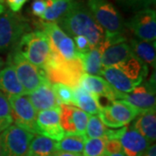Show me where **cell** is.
Masks as SVG:
<instances>
[{
  "mask_svg": "<svg viewBox=\"0 0 156 156\" xmlns=\"http://www.w3.org/2000/svg\"><path fill=\"white\" fill-rule=\"evenodd\" d=\"M81 58L83 70L88 75L101 76L102 70L101 66V52L99 46L94 47L85 54H78Z\"/></svg>",
  "mask_w": 156,
  "mask_h": 156,
  "instance_id": "4316f807",
  "label": "cell"
},
{
  "mask_svg": "<svg viewBox=\"0 0 156 156\" xmlns=\"http://www.w3.org/2000/svg\"><path fill=\"white\" fill-rule=\"evenodd\" d=\"M55 156H82V154H71V153H67V152H61V151H58Z\"/></svg>",
  "mask_w": 156,
  "mask_h": 156,
  "instance_id": "f35d334b",
  "label": "cell"
},
{
  "mask_svg": "<svg viewBox=\"0 0 156 156\" xmlns=\"http://www.w3.org/2000/svg\"><path fill=\"white\" fill-rule=\"evenodd\" d=\"M155 109L140 112L133 121L131 127L141 134L152 145L156 139Z\"/></svg>",
  "mask_w": 156,
  "mask_h": 156,
  "instance_id": "d6986e66",
  "label": "cell"
},
{
  "mask_svg": "<svg viewBox=\"0 0 156 156\" xmlns=\"http://www.w3.org/2000/svg\"><path fill=\"white\" fill-rule=\"evenodd\" d=\"M87 7L109 42L126 41L125 21L116 7L108 0H88Z\"/></svg>",
  "mask_w": 156,
  "mask_h": 156,
  "instance_id": "7a4b0ae2",
  "label": "cell"
},
{
  "mask_svg": "<svg viewBox=\"0 0 156 156\" xmlns=\"http://www.w3.org/2000/svg\"><path fill=\"white\" fill-rule=\"evenodd\" d=\"M5 66V61L2 57H0V71L2 70V69Z\"/></svg>",
  "mask_w": 156,
  "mask_h": 156,
  "instance_id": "ab89813d",
  "label": "cell"
},
{
  "mask_svg": "<svg viewBox=\"0 0 156 156\" xmlns=\"http://www.w3.org/2000/svg\"><path fill=\"white\" fill-rule=\"evenodd\" d=\"M5 2V0H0V4H1V5H3Z\"/></svg>",
  "mask_w": 156,
  "mask_h": 156,
  "instance_id": "ee69618b",
  "label": "cell"
},
{
  "mask_svg": "<svg viewBox=\"0 0 156 156\" xmlns=\"http://www.w3.org/2000/svg\"><path fill=\"white\" fill-rule=\"evenodd\" d=\"M34 66L44 69L50 56V43L43 30L30 31L12 48Z\"/></svg>",
  "mask_w": 156,
  "mask_h": 156,
  "instance_id": "3957f363",
  "label": "cell"
},
{
  "mask_svg": "<svg viewBox=\"0 0 156 156\" xmlns=\"http://www.w3.org/2000/svg\"><path fill=\"white\" fill-rule=\"evenodd\" d=\"M35 135L11 124L0 134L4 156H27L30 141Z\"/></svg>",
  "mask_w": 156,
  "mask_h": 156,
  "instance_id": "9c48e42d",
  "label": "cell"
},
{
  "mask_svg": "<svg viewBox=\"0 0 156 156\" xmlns=\"http://www.w3.org/2000/svg\"><path fill=\"white\" fill-rule=\"evenodd\" d=\"M0 156H4V149H3V145H2L1 139H0Z\"/></svg>",
  "mask_w": 156,
  "mask_h": 156,
  "instance_id": "b9f144b4",
  "label": "cell"
},
{
  "mask_svg": "<svg viewBox=\"0 0 156 156\" xmlns=\"http://www.w3.org/2000/svg\"><path fill=\"white\" fill-rule=\"evenodd\" d=\"M0 91L6 96L26 95L14 69L10 64H7L0 71Z\"/></svg>",
  "mask_w": 156,
  "mask_h": 156,
  "instance_id": "44dd1931",
  "label": "cell"
},
{
  "mask_svg": "<svg viewBox=\"0 0 156 156\" xmlns=\"http://www.w3.org/2000/svg\"><path fill=\"white\" fill-rule=\"evenodd\" d=\"M125 27L133 32L139 40L154 42L156 39L155 10L147 8L136 11L134 16L125 21Z\"/></svg>",
  "mask_w": 156,
  "mask_h": 156,
  "instance_id": "30bf717a",
  "label": "cell"
},
{
  "mask_svg": "<svg viewBox=\"0 0 156 156\" xmlns=\"http://www.w3.org/2000/svg\"><path fill=\"white\" fill-rule=\"evenodd\" d=\"M73 41H74L76 50L77 54H85L92 49L89 41L84 37H82V36L74 37Z\"/></svg>",
  "mask_w": 156,
  "mask_h": 156,
  "instance_id": "836d02e7",
  "label": "cell"
},
{
  "mask_svg": "<svg viewBox=\"0 0 156 156\" xmlns=\"http://www.w3.org/2000/svg\"><path fill=\"white\" fill-rule=\"evenodd\" d=\"M30 30L28 19L22 15L11 11L0 14V53L11 50Z\"/></svg>",
  "mask_w": 156,
  "mask_h": 156,
  "instance_id": "8992f818",
  "label": "cell"
},
{
  "mask_svg": "<svg viewBox=\"0 0 156 156\" xmlns=\"http://www.w3.org/2000/svg\"><path fill=\"white\" fill-rule=\"evenodd\" d=\"M68 1H75V0H68Z\"/></svg>",
  "mask_w": 156,
  "mask_h": 156,
  "instance_id": "f6af8a7d",
  "label": "cell"
},
{
  "mask_svg": "<svg viewBox=\"0 0 156 156\" xmlns=\"http://www.w3.org/2000/svg\"><path fill=\"white\" fill-rule=\"evenodd\" d=\"M48 7L46 0H34L30 6V11L34 16L41 17Z\"/></svg>",
  "mask_w": 156,
  "mask_h": 156,
  "instance_id": "d590c367",
  "label": "cell"
},
{
  "mask_svg": "<svg viewBox=\"0 0 156 156\" xmlns=\"http://www.w3.org/2000/svg\"><path fill=\"white\" fill-rule=\"evenodd\" d=\"M44 70L51 84H65L73 89L80 85L82 76L84 74L80 57L66 61L50 56Z\"/></svg>",
  "mask_w": 156,
  "mask_h": 156,
  "instance_id": "277c9868",
  "label": "cell"
},
{
  "mask_svg": "<svg viewBox=\"0 0 156 156\" xmlns=\"http://www.w3.org/2000/svg\"><path fill=\"white\" fill-rule=\"evenodd\" d=\"M108 108L112 117L120 123L122 127L127 126L133 122L140 111L135 107L123 100H115Z\"/></svg>",
  "mask_w": 156,
  "mask_h": 156,
  "instance_id": "7402d4cb",
  "label": "cell"
},
{
  "mask_svg": "<svg viewBox=\"0 0 156 156\" xmlns=\"http://www.w3.org/2000/svg\"><path fill=\"white\" fill-rule=\"evenodd\" d=\"M80 85L98 98H105L108 100L114 101L117 100L118 92L112 88L109 84L98 76H91L88 74H83L82 76Z\"/></svg>",
  "mask_w": 156,
  "mask_h": 156,
  "instance_id": "2e32d148",
  "label": "cell"
},
{
  "mask_svg": "<svg viewBox=\"0 0 156 156\" xmlns=\"http://www.w3.org/2000/svg\"><path fill=\"white\" fill-rule=\"evenodd\" d=\"M106 138L87 139L82 156H105Z\"/></svg>",
  "mask_w": 156,
  "mask_h": 156,
  "instance_id": "f546056e",
  "label": "cell"
},
{
  "mask_svg": "<svg viewBox=\"0 0 156 156\" xmlns=\"http://www.w3.org/2000/svg\"><path fill=\"white\" fill-rule=\"evenodd\" d=\"M122 153L126 156H143L150 143L131 126H124L119 137Z\"/></svg>",
  "mask_w": 156,
  "mask_h": 156,
  "instance_id": "9a60e30c",
  "label": "cell"
},
{
  "mask_svg": "<svg viewBox=\"0 0 156 156\" xmlns=\"http://www.w3.org/2000/svg\"><path fill=\"white\" fill-rule=\"evenodd\" d=\"M11 107L8 98L0 91V134L12 124Z\"/></svg>",
  "mask_w": 156,
  "mask_h": 156,
  "instance_id": "4dcf8cb0",
  "label": "cell"
},
{
  "mask_svg": "<svg viewBox=\"0 0 156 156\" xmlns=\"http://www.w3.org/2000/svg\"><path fill=\"white\" fill-rule=\"evenodd\" d=\"M108 128L102 123L98 115H90L86 128L85 136L87 139L104 138Z\"/></svg>",
  "mask_w": 156,
  "mask_h": 156,
  "instance_id": "f1b7e54d",
  "label": "cell"
},
{
  "mask_svg": "<svg viewBox=\"0 0 156 156\" xmlns=\"http://www.w3.org/2000/svg\"><path fill=\"white\" fill-rule=\"evenodd\" d=\"M11 107L12 122L15 125L28 132L37 134V112L25 95L7 96Z\"/></svg>",
  "mask_w": 156,
  "mask_h": 156,
  "instance_id": "ba28073f",
  "label": "cell"
},
{
  "mask_svg": "<svg viewBox=\"0 0 156 156\" xmlns=\"http://www.w3.org/2000/svg\"><path fill=\"white\" fill-rule=\"evenodd\" d=\"M37 134L53 140H61L65 135L60 125V108L40 111L37 116Z\"/></svg>",
  "mask_w": 156,
  "mask_h": 156,
  "instance_id": "4fadbf2b",
  "label": "cell"
},
{
  "mask_svg": "<svg viewBox=\"0 0 156 156\" xmlns=\"http://www.w3.org/2000/svg\"><path fill=\"white\" fill-rule=\"evenodd\" d=\"M74 90V106L78 107L85 113L91 115H97L101 111V107L95 95L84 89L81 85Z\"/></svg>",
  "mask_w": 156,
  "mask_h": 156,
  "instance_id": "cb8c5ba5",
  "label": "cell"
},
{
  "mask_svg": "<svg viewBox=\"0 0 156 156\" xmlns=\"http://www.w3.org/2000/svg\"><path fill=\"white\" fill-rule=\"evenodd\" d=\"M117 100L128 101L140 112L155 109V77L141 83L129 93L118 92Z\"/></svg>",
  "mask_w": 156,
  "mask_h": 156,
  "instance_id": "8fae6325",
  "label": "cell"
},
{
  "mask_svg": "<svg viewBox=\"0 0 156 156\" xmlns=\"http://www.w3.org/2000/svg\"><path fill=\"white\" fill-rule=\"evenodd\" d=\"M48 7L40 17L43 21L48 23H59L77 5L78 1L68 0H46Z\"/></svg>",
  "mask_w": 156,
  "mask_h": 156,
  "instance_id": "ffe728a7",
  "label": "cell"
},
{
  "mask_svg": "<svg viewBox=\"0 0 156 156\" xmlns=\"http://www.w3.org/2000/svg\"><path fill=\"white\" fill-rule=\"evenodd\" d=\"M54 94L60 104L74 106V90L70 87L62 83L51 84Z\"/></svg>",
  "mask_w": 156,
  "mask_h": 156,
  "instance_id": "1f68e13d",
  "label": "cell"
},
{
  "mask_svg": "<svg viewBox=\"0 0 156 156\" xmlns=\"http://www.w3.org/2000/svg\"><path fill=\"white\" fill-rule=\"evenodd\" d=\"M105 156H126L123 153H118V154H105Z\"/></svg>",
  "mask_w": 156,
  "mask_h": 156,
  "instance_id": "60d3db41",
  "label": "cell"
},
{
  "mask_svg": "<svg viewBox=\"0 0 156 156\" xmlns=\"http://www.w3.org/2000/svg\"><path fill=\"white\" fill-rule=\"evenodd\" d=\"M116 2L128 11H139L150 8L155 3V0H116Z\"/></svg>",
  "mask_w": 156,
  "mask_h": 156,
  "instance_id": "d6a6232c",
  "label": "cell"
},
{
  "mask_svg": "<svg viewBox=\"0 0 156 156\" xmlns=\"http://www.w3.org/2000/svg\"><path fill=\"white\" fill-rule=\"evenodd\" d=\"M128 44L134 56H137L145 64H147L150 67L155 69V41L147 42L141 41L137 38H132L129 40Z\"/></svg>",
  "mask_w": 156,
  "mask_h": 156,
  "instance_id": "603a6c76",
  "label": "cell"
},
{
  "mask_svg": "<svg viewBox=\"0 0 156 156\" xmlns=\"http://www.w3.org/2000/svg\"><path fill=\"white\" fill-rule=\"evenodd\" d=\"M121 69L128 78L134 81H143V78L147 76V66L140 59H139L134 53L128 56L126 60L115 66Z\"/></svg>",
  "mask_w": 156,
  "mask_h": 156,
  "instance_id": "d4e9b609",
  "label": "cell"
},
{
  "mask_svg": "<svg viewBox=\"0 0 156 156\" xmlns=\"http://www.w3.org/2000/svg\"><path fill=\"white\" fill-rule=\"evenodd\" d=\"M143 156H156L155 144H152L147 148V150L146 151V153L143 154Z\"/></svg>",
  "mask_w": 156,
  "mask_h": 156,
  "instance_id": "74e56055",
  "label": "cell"
},
{
  "mask_svg": "<svg viewBox=\"0 0 156 156\" xmlns=\"http://www.w3.org/2000/svg\"><path fill=\"white\" fill-rule=\"evenodd\" d=\"M5 11V7L4 5H1L0 4V14H2V13H4Z\"/></svg>",
  "mask_w": 156,
  "mask_h": 156,
  "instance_id": "7bdbcfd3",
  "label": "cell"
},
{
  "mask_svg": "<svg viewBox=\"0 0 156 156\" xmlns=\"http://www.w3.org/2000/svg\"><path fill=\"white\" fill-rule=\"evenodd\" d=\"M58 23L65 33L73 37L76 36L86 37L92 48L101 45L105 40L104 30L83 2H78L77 5Z\"/></svg>",
  "mask_w": 156,
  "mask_h": 156,
  "instance_id": "6da1fadb",
  "label": "cell"
},
{
  "mask_svg": "<svg viewBox=\"0 0 156 156\" xmlns=\"http://www.w3.org/2000/svg\"><path fill=\"white\" fill-rule=\"evenodd\" d=\"M7 5L9 6L10 11L17 13L21 11L23 5L27 2V0H5Z\"/></svg>",
  "mask_w": 156,
  "mask_h": 156,
  "instance_id": "8d00e7d4",
  "label": "cell"
},
{
  "mask_svg": "<svg viewBox=\"0 0 156 156\" xmlns=\"http://www.w3.org/2000/svg\"><path fill=\"white\" fill-rule=\"evenodd\" d=\"M27 95H29L28 99L37 112L60 108L61 106L54 94L50 83L41 85Z\"/></svg>",
  "mask_w": 156,
  "mask_h": 156,
  "instance_id": "e0dca14e",
  "label": "cell"
},
{
  "mask_svg": "<svg viewBox=\"0 0 156 156\" xmlns=\"http://www.w3.org/2000/svg\"><path fill=\"white\" fill-rule=\"evenodd\" d=\"M39 27L48 37L50 56L66 61L79 57L73 39L69 37L57 23L40 21Z\"/></svg>",
  "mask_w": 156,
  "mask_h": 156,
  "instance_id": "52a82bcc",
  "label": "cell"
},
{
  "mask_svg": "<svg viewBox=\"0 0 156 156\" xmlns=\"http://www.w3.org/2000/svg\"><path fill=\"white\" fill-rule=\"evenodd\" d=\"M86 140L87 138L84 135H65L56 142V147L61 152L82 154Z\"/></svg>",
  "mask_w": 156,
  "mask_h": 156,
  "instance_id": "83f0119b",
  "label": "cell"
},
{
  "mask_svg": "<svg viewBox=\"0 0 156 156\" xmlns=\"http://www.w3.org/2000/svg\"><path fill=\"white\" fill-rule=\"evenodd\" d=\"M101 76L104 77L103 79H105L107 83L115 91L123 94L131 92L136 86L142 83L140 81H134L128 78L121 69L115 66L103 68Z\"/></svg>",
  "mask_w": 156,
  "mask_h": 156,
  "instance_id": "ac0fdd59",
  "label": "cell"
},
{
  "mask_svg": "<svg viewBox=\"0 0 156 156\" xmlns=\"http://www.w3.org/2000/svg\"><path fill=\"white\" fill-rule=\"evenodd\" d=\"M57 152L56 140L36 134L30 141L27 156H55Z\"/></svg>",
  "mask_w": 156,
  "mask_h": 156,
  "instance_id": "484cf974",
  "label": "cell"
},
{
  "mask_svg": "<svg viewBox=\"0 0 156 156\" xmlns=\"http://www.w3.org/2000/svg\"><path fill=\"white\" fill-rule=\"evenodd\" d=\"M99 48L101 52L102 69L116 66L133 54L127 41L108 43L104 40Z\"/></svg>",
  "mask_w": 156,
  "mask_h": 156,
  "instance_id": "5bb4252c",
  "label": "cell"
},
{
  "mask_svg": "<svg viewBox=\"0 0 156 156\" xmlns=\"http://www.w3.org/2000/svg\"><path fill=\"white\" fill-rule=\"evenodd\" d=\"M118 153H122L120 140L117 139H106L105 154H113Z\"/></svg>",
  "mask_w": 156,
  "mask_h": 156,
  "instance_id": "e575fe53",
  "label": "cell"
},
{
  "mask_svg": "<svg viewBox=\"0 0 156 156\" xmlns=\"http://www.w3.org/2000/svg\"><path fill=\"white\" fill-rule=\"evenodd\" d=\"M7 64H10L14 69L26 95L41 85L50 83L44 69L34 66L13 49H11L10 54L8 55Z\"/></svg>",
  "mask_w": 156,
  "mask_h": 156,
  "instance_id": "5b68a950",
  "label": "cell"
},
{
  "mask_svg": "<svg viewBox=\"0 0 156 156\" xmlns=\"http://www.w3.org/2000/svg\"><path fill=\"white\" fill-rule=\"evenodd\" d=\"M89 115L72 105L61 104L60 125L64 135H84Z\"/></svg>",
  "mask_w": 156,
  "mask_h": 156,
  "instance_id": "7c38bea8",
  "label": "cell"
}]
</instances>
